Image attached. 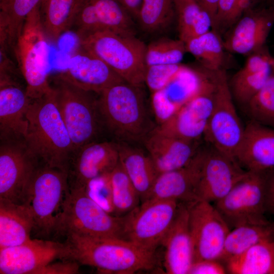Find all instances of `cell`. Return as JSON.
<instances>
[{
  "mask_svg": "<svg viewBox=\"0 0 274 274\" xmlns=\"http://www.w3.org/2000/svg\"><path fill=\"white\" fill-rule=\"evenodd\" d=\"M26 118L24 142L29 154L39 164L67 173L75 149L51 87L41 97L30 100Z\"/></svg>",
  "mask_w": 274,
  "mask_h": 274,
  "instance_id": "cell-1",
  "label": "cell"
},
{
  "mask_svg": "<svg viewBox=\"0 0 274 274\" xmlns=\"http://www.w3.org/2000/svg\"><path fill=\"white\" fill-rule=\"evenodd\" d=\"M65 236L69 259L94 267L100 273L132 274L152 269L156 264L155 252L126 239L74 233Z\"/></svg>",
  "mask_w": 274,
  "mask_h": 274,
  "instance_id": "cell-2",
  "label": "cell"
},
{
  "mask_svg": "<svg viewBox=\"0 0 274 274\" xmlns=\"http://www.w3.org/2000/svg\"><path fill=\"white\" fill-rule=\"evenodd\" d=\"M142 88L124 81L98 94L104 127L118 142L143 143L157 126L151 119Z\"/></svg>",
  "mask_w": 274,
  "mask_h": 274,
  "instance_id": "cell-3",
  "label": "cell"
},
{
  "mask_svg": "<svg viewBox=\"0 0 274 274\" xmlns=\"http://www.w3.org/2000/svg\"><path fill=\"white\" fill-rule=\"evenodd\" d=\"M68 192L66 172L44 164L37 166L21 203L32 218L33 231L45 237L56 234Z\"/></svg>",
  "mask_w": 274,
  "mask_h": 274,
  "instance_id": "cell-4",
  "label": "cell"
},
{
  "mask_svg": "<svg viewBox=\"0 0 274 274\" xmlns=\"http://www.w3.org/2000/svg\"><path fill=\"white\" fill-rule=\"evenodd\" d=\"M58 110L72 140L75 151L96 141L104 127L98 107V97L92 91L80 88L61 73L52 79V85Z\"/></svg>",
  "mask_w": 274,
  "mask_h": 274,
  "instance_id": "cell-5",
  "label": "cell"
},
{
  "mask_svg": "<svg viewBox=\"0 0 274 274\" xmlns=\"http://www.w3.org/2000/svg\"><path fill=\"white\" fill-rule=\"evenodd\" d=\"M79 40L81 49L102 60L125 82L144 86L147 45L135 36L101 31Z\"/></svg>",
  "mask_w": 274,
  "mask_h": 274,
  "instance_id": "cell-6",
  "label": "cell"
},
{
  "mask_svg": "<svg viewBox=\"0 0 274 274\" xmlns=\"http://www.w3.org/2000/svg\"><path fill=\"white\" fill-rule=\"evenodd\" d=\"M40 5L27 17L13 50L30 100L51 89L48 79L49 46L41 23Z\"/></svg>",
  "mask_w": 274,
  "mask_h": 274,
  "instance_id": "cell-7",
  "label": "cell"
},
{
  "mask_svg": "<svg viewBox=\"0 0 274 274\" xmlns=\"http://www.w3.org/2000/svg\"><path fill=\"white\" fill-rule=\"evenodd\" d=\"M124 217L106 211L88 196L84 188L69 189L56 234L124 239Z\"/></svg>",
  "mask_w": 274,
  "mask_h": 274,
  "instance_id": "cell-8",
  "label": "cell"
},
{
  "mask_svg": "<svg viewBox=\"0 0 274 274\" xmlns=\"http://www.w3.org/2000/svg\"><path fill=\"white\" fill-rule=\"evenodd\" d=\"M267 172L248 171L231 190L215 203L230 229L245 224H267Z\"/></svg>",
  "mask_w": 274,
  "mask_h": 274,
  "instance_id": "cell-9",
  "label": "cell"
},
{
  "mask_svg": "<svg viewBox=\"0 0 274 274\" xmlns=\"http://www.w3.org/2000/svg\"><path fill=\"white\" fill-rule=\"evenodd\" d=\"M212 73L214 103L203 138L207 144L234 160L245 127L236 111L225 70Z\"/></svg>",
  "mask_w": 274,
  "mask_h": 274,
  "instance_id": "cell-10",
  "label": "cell"
},
{
  "mask_svg": "<svg viewBox=\"0 0 274 274\" xmlns=\"http://www.w3.org/2000/svg\"><path fill=\"white\" fill-rule=\"evenodd\" d=\"M179 202L172 200L143 202L124 217V239L155 252L174 220Z\"/></svg>",
  "mask_w": 274,
  "mask_h": 274,
  "instance_id": "cell-11",
  "label": "cell"
},
{
  "mask_svg": "<svg viewBox=\"0 0 274 274\" xmlns=\"http://www.w3.org/2000/svg\"><path fill=\"white\" fill-rule=\"evenodd\" d=\"M196 93L169 118L156 128L166 134L189 141L203 135L214 103V83L212 71L203 69Z\"/></svg>",
  "mask_w": 274,
  "mask_h": 274,
  "instance_id": "cell-12",
  "label": "cell"
},
{
  "mask_svg": "<svg viewBox=\"0 0 274 274\" xmlns=\"http://www.w3.org/2000/svg\"><path fill=\"white\" fill-rule=\"evenodd\" d=\"M188 203L194 262L220 261L229 227L212 203L200 199Z\"/></svg>",
  "mask_w": 274,
  "mask_h": 274,
  "instance_id": "cell-13",
  "label": "cell"
},
{
  "mask_svg": "<svg viewBox=\"0 0 274 274\" xmlns=\"http://www.w3.org/2000/svg\"><path fill=\"white\" fill-rule=\"evenodd\" d=\"M72 26L79 39L101 31L136 33L134 19L118 0H77Z\"/></svg>",
  "mask_w": 274,
  "mask_h": 274,
  "instance_id": "cell-14",
  "label": "cell"
},
{
  "mask_svg": "<svg viewBox=\"0 0 274 274\" xmlns=\"http://www.w3.org/2000/svg\"><path fill=\"white\" fill-rule=\"evenodd\" d=\"M0 200L21 204L29 180L39 164L24 140L1 139Z\"/></svg>",
  "mask_w": 274,
  "mask_h": 274,
  "instance_id": "cell-15",
  "label": "cell"
},
{
  "mask_svg": "<svg viewBox=\"0 0 274 274\" xmlns=\"http://www.w3.org/2000/svg\"><path fill=\"white\" fill-rule=\"evenodd\" d=\"M56 259H69L65 243L30 238L22 244L0 249V273L36 274Z\"/></svg>",
  "mask_w": 274,
  "mask_h": 274,
  "instance_id": "cell-16",
  "label": "cell"
},
{
  "mask_svg": "<svg viewBox=\"0 0 274 274\" xmlns=\"http://www.w3.org/2000/svg\"><path fill=\"white\" fill-rule=\"evenodd\" d=\"M232 158L207 144L196 199L215 203L223 198L247 173Z\"/></svg>",
  "mask_w": 274,
  "mask_h": 274,
  "instance_id": "cell-17",
  "label": "cell"
},
{
  "mask_svg": "<svg viewBox=\"0 0 274 274\" xmlns=\"http://www.w3.org/2000/svg\"><path fill=\"white\" fill-rule=\"evenodd\" d=\"M119 162L117 142L89 143L75 151L67 169L69 189L85 188L92 179L111 173Z\"/></svg>",
  "mask_w": 274,
  "mask_h": 274,
  "instance_id": "cell-18",
  "label": "cell"
},
{
  "mask_svg": "<svg viewBox=\"0 0 274 274\" xmlns=\"http://www.w3.org/2000/svg\"><path fill=\"white\" fill-rule=\"evenodd\" d=\"M273 24L271 7H254L245 12L225 34L224 48L230 53L249 55L265 46Z\"/></svg>",
  "mask_w": 274,
  "mask_h": 274,
  "instance_id": "cell-19",
  "label": "cell"
},
{
  "mask_svg": "<svg viewBox=\"0 0 274 274\" xmlns=\"http://www.w3.org/2000/svg\"><path fill=\"white\" fill-rule=\"evenodd\" d=\"M204 151L205 147H201L185 166L159 174L145 201L172 200L189 202L196 200Z\"/></svg>",
  "mask_w": 274,
  "mask_h": 274,
  "instance_id": "cell-20",
  "label": "cell"
},
{
  "mask_svg": "<svg viewBox=\"0 0 274 274\" xmlns=\"http://www.w3.org/2000/svg\"><path fill=\"white\" fill-rule=\"evenodd\" d=\"M164 266L168 274H188L194 262L188 202H180L174 220L161 244Z\"/></svg>",
  "mask_w": 274,
  "mask_h": 274,
  "instance_id": "cell-21",
  "label": "cell"
},
{
  "mask_svg": "<svg viewBox=\"0 0 274 274\" xmlns=\"http://www.w3.org/2000/svg\"><path fill=\"white\" fill-rule=\"evenodd\" d=\"M235 161L247 171L274 168V128L251 120L236 152Z\"/></svg>",
  "mask_w": 274,
  "mask_h": 274,
  "instance_id": "cell-22",
  "label": "cell"
},
{
  "mask_svg": "<svg viewBox=\"0 0 274 274\" xmlns=\"http://www.w3.org/2000/svg\"><path fill=\"white\" fill-rule=\"evenodd\" d=\"M158 174L181 168L201 148L199 141H189L164 133L156 128L143 142Z\"/></svg>",
  "mask_w": 274,
  "mask_h": 274,
  "instance_id": "cell-23",
  "label": "cell"
},
{
  "mask_svg": "<svg viewBox=\"0 0 274 274\" xmlns=\"http://www.w3.org/2000/svg\"><path fill=\"white\" fill-rule=\"evenodd\" d=\"M61 73L80 88L98 94L125 81L102 60L81 48L70 57Z\"/></svg>",
  "mask_w": 274,
  "mask_h": 274,
  "instance_id": "cell-24",
  "label": "cell"
},
{
  "mask_svg": "<svg viewBox=\"0 0 274 274\" xmlns=\"http://www.w3.org/2000/svg\"><path fill=\"white\" fill-rule=\"evenodd\" d=\"M30 99L13 79H0L1 139L24 140Z\"/></svg>",
  "mask_w": 274,
  "mask_h": 274,
  "instance_id": "cell-25",
  "label": "cell"
},
{
  "mask_svg": "<svg viewBox=\"0 0 274 274\" xmlns=\"http://www.w3.org/2000/svg\"><path fill=\"white\" fill-rule=\"evenodd\" d=\"M199 73L184 66L163 89L151 93L152 110L158 125L196 93L200 83Z\"/></svg>",
  "mask_w": 274,
  "mask_h": 274,
  "instance_id": "cell-26",
  "label": "cell"
},
{
  "mask_svg": "<svg viewBox=\"0 0 274 274\" xmlns=\"http://www.w3.org/2000/svg\"><path fill=\"white\" fill-rule=\"evenodd\" d=\"M117 143L119 163L143 202L149 195L159 174L147 151L129 143Z\"/></svg>",
  "mask_w": 274,
  "mask_h": 274,
  "instance_id": "cell-27",
  "label": "cell"
},
{
  "mask_svg": "<svg viewBox=\"0 0 274 274\" xmlns=\"http://www.w3.org/2000/svg\"><path fill=\"white\" fill-rule=\"evenodd\" d=\"M33 227L32 218L24 205L0 200V249L29 240Z\"/></svg>",
  "mask_w": 274,
  "mask_h": 274,
  "instance_id": "cell-28",
  "label": "cell"
},
{
  "mask_svg": "<svg viewBox=\"0 0 274 274\" xmlns=\"http://www.w3.org/2000/svg\"><path fill=\"white\" fill-rule=\"evenodd\" d=\"M42 0H0V46L12 49L28 15Z\"/></svg>",
  "mask_w": 274,
  "mask_h": 274,
  "instance_id": "cell-29",
  "label": "cell"
},
{
  "mask_svg": "<svg viewBox=\"0 0 274 274\" xmlns=\"http://www.w3.org/2000/svg\"><path fill=\"white\" fill-rule=\"evenodd\" d=\"M232 274H274V237L260 242L225 263Z\"/></svg>",
  "mask_w": 274,
  "mask_h": 274,
  "instance_id": "cell-30",
  "label": "cell"
},
{
  "mask_svg": "<svg viewBox=\"0 0 274 274\" xmlns=\"http://www.w3.org/2000/svg\"><path fill=\"white\" fill-rule=\"evenodd\" d=\"M274 237L273 223L245 224L230 230L220 261L225 263L256 244Z\"/></svg>",
  "mask_w": 274,
  "mask_h": 274,
  "instance_id": "cell-31",
  "label": "cell"
},
{
  "mask_svg": "<svg viewBox=\"0 0 274 274\" xmlns=\"http://www.w3.org/2000/svg\"><path fill=\"white\" fill-rule=\"evenodd\" d=\"M77 0H42L41 23L48 41L56 43L72 25Z\"/></svg>",
  "mask_w": 274,
  "mask_h": 274,
  "instance_id": "cell-32",
  "label": "cell"
},
{
  "mask_svg": "<svg viewBox=\"0 0 274 274\" xmlns=\"http://www.w3.org/2000/svg\"><path fill=\"white\" fill-rule=\"evenodd\" d=\"M186 51L201 64L202 67L211 71L224 70L225 59L223 39L211 29L186 43Z\"/></svg>",
  "mask_w": 274,
  "mask_h": 274,
  "instance_id": "cell-33",
  "label": "cell"
},
{
  "mask_svg": "<svg viewBox=\"0 0 274 274\" xmlns=\"http://www.w3.org/2000/svg\"><path fill=\"white\" fill-rule=\"evenodd\" d=\"M176 18L174 0H142L136 20L148 33L160 32Z\"/></svg>",
  "mask_w": 274,
  "mask_h": 274,
  "instance_id": "cell-34",
  "label": "cell"
},
{
  "mask_svg": "<svg viewBox=\"0 0 274 274\" xmlns=\"http://www.w3.org/2000/svg\"><path fill=\"white\" fill-rule=\"evenodd\" d=\"M114 214H128L138 206L140 196L119 162L111 173Z\"/></svg>",
  "mask_w": 274,
  "mask_h": 274,
  "instance_id": "cell-35",
  "label": "cell"
},
{
  "mask_svg": "<svg viewBox=\"0 0 274 274\" xmlns=\"http://www.w3.org/2000/svg\"><path fill=\"white\" fill-rule=\"evenodd\" d=\"M245 107L252 120L274 128V63L267 80Z\"/></svg>",
  "mask_w": 274,
  "mask_h": 274,
  "instance_id": "cell-36",
  "label": "cell"
},
{
  "mask_svg": "<svg viewBox=\"0 0 274 274\" xmlns=\"http://www.w3.org/2000/svg\"><path fill=\"white\" fill-rule=\"evenodd\" d=\"M187 52L185 43L180 40L160 38L147 46V66L167 64H179Z\"/></svg>",
  "mask_w": 274,
  "mask_h": 274,
  "instance_id": "cell-37",
  "label": "cell"
},
{
  "mask_svg": "<svg viewBox=\"0 0 274 274\" xmlns=\"http://www.w3.org/2000/svg\"><path fill=\"white\" fill-rule=\"evenodd\" d=\"M272 67L258 73H247L239 70L229 83L233 99L246 107L264 85Z\"/></svg>",
  "mask_w": 274,
  "mask_h": 274,
  "instance_id": "cell-38",
  "label": "cell"
},
{
  "mask_svg": "<svg viewBox=\"0 0 274 274\" xmlns=\"http://www.w3.org/2000/svg\"><path fill=\"white\" fill-rule=\"evenodd\" d=\"M111 173L91 180L87 184L85 190L90 198L106 211L113 215L114 207Z\"/></svg>",
  "mask_w": 274,
  "mask_h": 274,
  "instance_id": "cell-39",
  "label": "cell"
},
{
  "mask_svg": "<svg viewBox=\"0 0 274 274\" xmlns=\"http://www.w3.org/2000/svg\"><path fill=\"white\" fill-rule=\"evenodd\" d=\"M183 66L180 63L147 66L145 83L151 93L162 90L177 76Z\"/></svg>",
  "mask_w": 274,
  "mask_h": 274,
  "instance_id": "cell-40",
  "label": "cell"
},
{
  "mask_svg": "<svg viewBox=\"0 0 274 274\" xmlns=\"http://www.w3.org/2000/svg\"><path fill=\"white\" fill-rule=\"evenodd\" d=\"M174 3L181 40L206 9L199 0H174Z\"/></svg>",
  "mask_w": 274,
  "mask_h": 274,
  "instance_id": "cell-41",
  "label": "cell"
},
{
  "mask_svg": "<svg viewBox=\"0 0 274 274\" xmlns=\"http://www.w3.org/2000/svg\"><path fill=\"white\" fill-rule=\"evenodd\" d=\"M227 273L225 266L217 260H202L194 261L188 274H224Z\"/></svg>",
  "mask_w": 274,
  "mask_h": 274,
  "instance_id": "cell-42",
  "label": "cell"
},
{
  "mask_svg": "<svg viewBox=\"0 0 274 274\" xmlns=\"http://www.w3.org/2000/svg\"><path fill=\"white\" fill-rule=\"evenodd\" d=\"M79 263L65 259L61 262H51L38 270L36 274H75L79 273Z\"/></svg>",
  "mask_w": 274,
  "mask_h": 274,
  "instance_id": "cell-43",
  "label": "cell"
},
{
  "mask_svg": "<svg viewBox=\"0 0 274 274\" xmlns=\"http://www.w3.org/2000/svg\"><path fill=\"white\" fill-rule=\"evenodd\" d=\"M267 207L274 214V168L267 172Z\"/></svg>",
  "mask_w": 274,
  "mask_h": 274,
  "instance_id": "cell-44",
  "label": "cell"
},
{
  "mask_svg": "<svg viewBox=\"0 0 274 274\" xmlns=\"http://www.w3.org/2000/svg\"><path fill=\"white\" fill-rule=\"evenodd\" d=\"M134 19H136L142 0H118Z\"/></svg>",
  "mask_w": 274,
  "mask_h": 274,
  "instance_id": "cell-45",
  "label": "cell"
},
{
  "mask_svg": "<svg viewBox=\"0 0 274 274\" xmlns=\"http://www.w3.org/2000/svg\"><path fill=\"white\" fill-rule=\"evenodd\" d=\"M218 1L219 0H199L202 6L211 15L213 19V22L216 13Z\"/></svg>",
  "mask_w": 274,
  "mask_h": 274,
  "instance_id": "cell-46",
  "label": "cell"
},
{
  "mask_svg": "<svg viewBox=\"0 0 274 274\" xmlns=\"http://www.w3.org/2000/svg\"><path fill=\"white\" fill-rule=\"evenodd\" d=\"M266 1L272 5L274 4V0H266Z\"/></svg>",
  "mask_w": 274,
  "mask_h": 274,
  "instance_id": "cell-47",
  "label": "cell"
},
{
  "mask_svg": "<svg viewBox=\"0 0 274 274\" xmlns=\"http://www.w3.org/2000/svg\"><path fill=\"white\" fill-rule=\"evenodd\" d=\"M271 9H272V12H273V16H274V4L272 5L271 6Z\"/></svg>",
  "mask_w": 274,
  "mask_h": 274,
  "instance_id": "cell-48",
  "label": "cell"
},
{
  "mask_svg": "<svg viewBox=\"0 0 274 274\" xmlns=\"http://www.w3.org/2000/svg\"><path fill=\"white\" fill-rule=\"evenodd\" d=\"M273 223V227H274V223Z\"/></svg>",
  "mask_w": 274,
  "mask_h": 274,
  "instance_id": "cell-49",
  "label": "cell"
}]
</instances>
